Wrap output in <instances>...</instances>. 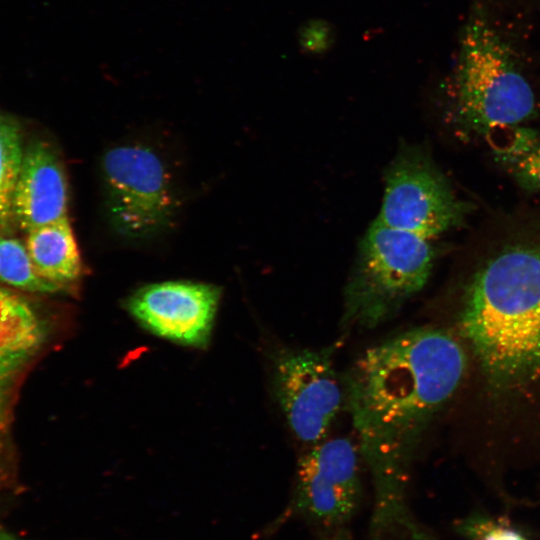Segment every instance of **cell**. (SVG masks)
Returning a JSON list of instances; mask_svg holds the SVG:
<instances>
[{
  "label": "cell",
  "instance_id": "6da1fadb",
  "mask_svg": "<svg viewBox=\"0 0 540 540\" xmlns=\"http://www.w3.org/2000/svg\"><path fill=\"white\" fill-rule=\"evenodd\" d=\"M465 369V352L453 336L416 328L367 348L343 376L344 407L374 488L370 540L395 531L427 540L407 505L409 469Z\"/></svg>",
  "mask_w": 540,
  "mask_h": 540
},
{
  "label": "cell",
  "instance_id": "7a4b0ae2",
  "mask_svg": "<svg viewBox=\"0 0 540 540\" xmlns=\"http://www.w3.org/2000/svg\"><path fill=\"white\" fill-rule=\"evenodd\" d=\"M460 329L492 383L540 376V244L508 245L468 284Z\"/></svg>",
  "mask_w": 540,
  "mask_h": 540
},
{
  "label": "cell",
  "instance_id": "3957f363",
  "mask_svg": "<svg viewBox=\"0 0 540 540\" xmlns=\"http://www.w3.org/2000/svg\"><path fill=\"white\" fill-rule=\"evenodd\" d=\"M434 257L430 240L376 219L344 289L342 328L373 329L394 317L426 285Z\"/></svg>",
  "mask_w": 540,
  "mask_h": 540
},
{
  "label": "cell",
  "instance_id": "277c9868",
  "mask_svg": "<svg viewBox=\"0 0 540 540\" xmlns=\"http://www.w3.org/2000/svg\"><path fill=\"white\" fill-rule=\"evenodd\" d=\"M531 86L483 16L464 36L457 83V112L468 128L493 133L518 126L534 112Z\"/></svg>",
  "mask_w": 540,
  "mask_h": 540
},
{
  "label": "cell",
  "instance_id": "5b68a950",
  "mask_svg": "<svg viewBox=\"0 0 540 540\" xmlns=\"http://www.w3.org/2000/svg\"><path fill=\"white\" fill-rule=\"evenodd\" d=\"M101 175L108 219L119 235L147 239L172 224L178 208L172 177L151 147H111L102 157Z\"/></svg>",
  "mask_w": 540,
  "mask_h": 540
},
{
  "label": "cell",
  "instance_id": "8992f818",
  "mask_svg": "<svg viewBox=\"0 0 540 540\" xmlns=\"http://www.w3.org/2000/svg\"><path fill=\"white\" fill-rule=\"evenodd\" d=\"M468 210L425 151L399 149L385 174L378 220L431 240L461 224Z\"/></svg>",
  "mask_w": 540,
  "mask_h": 540
},
{
  "label": "cell",
  "instance_id": "52a82bcc",
  "mask_svg": "<svg viewBox=\"0 0 540 540\" xmlns=\"http://www.w3.org/2000/svg\"><path fill=\"white\" fill-rule=\"evenodd\" d=\"M334 347H282L272 357V388L295 437L310 447L323 441L344 406Z\"/></svg>",
  "mask_w": 540,
  "mask_h": 540
},
{
  "label": "cell",
  "instance_id": "ba28073f",
  "mask_svg": "<svg viewBox=\"0 0 540 540\" xmlns=\"http://www.w3.org/2000/svg\"><path fill=\"white\" fill-rule=\"evenodd\" d=\"M359 462V449L349 438L311 446L298 461L287 513L326 528L347 522L361 498Z\"/></svg>",
  "mask_w": 540,
  "mask_h": 540
},
{
  "label": "cell",
  "instance_id": "9c48e42d",
  "mask_svg": "<svg viewBox=\"0 0 540 540\" xmlns=\"http://www.w3.org/2000/svg\"><path fill=\"white\" fill-rule=\"evenodd\" d=\"M220 298L221 289L213 284L164 281L136 290L126 308L152 334L203 348L210 340Z\"/></svg>",
  "mask_w": 540,
  "mask_h": 540
},
{
  "label": "cell",
  "instance_id": "30bf717a",
  "mask_svg": "<svg viewBox=\"0 0 540 540\" xmlns=\"http://www.w3.org/2000/svg\"><path fill=\"white\" fill-rule=\"evenodd\" d=\"M46 336V322L30 303L0 288V485L11 475L6 453L15 391Z\"/></svg>",
  "mask_w": 540,
  "mask_h": 540
},
{
  "label": "cell",
  "instance_id": "8fae6325",
  "mask_svg": "<svg viewBox=\"0 0 540 540\" xmlns=\"http://www.w3.org/2000/svg\"><path fill=\"white\" fill-rule=\"evenodd\" d=\"M11 207L26 231L67 217L66 175L50 145L36 142L24 153Z\"/></svg>",
  "mask_w": 540,
  "mask_h": 540
},
{
  "label": "cell",
  "instance_id": "7c38bea8",
  "mask_svg": "<svg viewBox=\"0 0 540 540\" xmlns=\"http://www.w3.org/2000/svg\"><path fill=\"white\" fill-rule=\"evenodd\" d=\"M26 248L37 272L67 288L82 274V262L68 217L28 231Z\"/></svg>",
  "mask_w": 540,
  "mask_h": 540
},
{
  "label": "cell",
  "instance_id": "4fadbf2b",
  "mask_svg": "<svg viewBox=\"0 0 540 540\" xmlns=\"http://www.w3.org/2000/svg\"><path fill=\"white\" fill-rule=\"evenodd\" d=\"M498 131L495 149L501 161L522 184L540 191V136L519 126Z\"/></svg>",
  "mask_w": 540,
  "mask_h": 540
},
{
  "label": "cell",
  "instance_id": "5bb4252c",
  "mask_svg": "<svg viewBox=\"0 0 540 540\" xmlns=\"http://www.w3.org/2000/svg\"><path fill=\"white\" fill-rule=\"evenodd\" d=\"M0 281L34 293H55L62 288L36 270L26 246L14 238L0 236Z\"/></svg>",
  "mask_w": 540,
  "mask_h": 540
},
{
  "label": "cell",
  "instance_id": "9a60e30c",
  "mask_svg": "<svg viewBox=\"0 0 540 540\" xmlns=\"http://www.w3.org/2000/svg\"><path fill=\"white\" fill-rule=\"evenodd\" d=\"M24 153L18 128L0 120V217L11 208L13 190Z\"/></svg>",
  "mask_w": 540,
  "mask_h": 540
},
{
  "label": "cell",
  "instance_id": "2e32d148",
  "mask_svg": "<svg viewBox=\"0 0 540 540\" xmlns=\"http://www.w3.org/2000/svg\"><path fill=\"white\" fill-rule=\"evenodd\" d=\"M462 530L474 540H527L514 529L488 520H469Z\"/></svg>",
  "mask_w": 540,
  "mask_h": 540
},
{
  "label": "cell",
  "instance_id": "e0dca14e",
  "mask_svg": "<svg viewBox=\"0 0 540 540\" xmlns=\"http://www.w3.org/2000/svg\"><path fill=\"white\" fill-rule=\"evenodd\" d=\"M476 3L488 11H495L516 16L540 15V0H476Z\"/></svg>",
  "mask_w": 540,
  "mask_h": 540
},
{
  "label": "cell",
  "instance_id": "ac0fdd59",
  "mask_svg": "<svg viewBox=\"0 0 540 540\" xmlns=\"http://www.w3.org/2000/svg\"><path fill=\"white\" fill-rule=\"evenodd\" d=\"M0 540H24L0 525Z\"/></svg>",
  "mask_w": 540,
  "mask_h": 540
},
{
  "label": "cell",
  "instance_id": "d6986e66",
  "mask_svg": "<svg viewBox=\"0 0 540 540\" xmlns=\"http://www.w3.org/2000/svg\"><path fill=\"white\" fill-rule=\"evenodd\" d=\"M331 540H349L348 537L344 534H338L333 537Z\"/></svg>",
  "mask_w": 540,
  "mask_h": 540
},
{
  "label": "cell",
  "instance_id": "ffe728a7",
  "mask_svg": "<svg viewBox=\"0 0 540 540\" xmlns=\"http://www.w3.org/2000/svg\"><path fill=\"white\" fill-rule=\"evenodd\" d=\"M1 218V217H0Z\"/></svg>",
  "mask_w": 540,
  "mask_h": 540
}]
</instances>
